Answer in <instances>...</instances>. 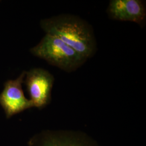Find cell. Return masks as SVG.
<instances>
[{"mask_svg": "<svg viewBox=\"0 0 146 146\" xmlns=\"http://www.w3.org/2000/svg\"><path fill=\"white\" fill-rule=\"evenodd\" d=\"M40 26L46 34L59 38L87 60L97 50L93 27L78 16L68 14L54 16L42 19Z\"/></svg>", "mask_w": 146, "mask_h": 146, "instance_id": "cell-1", "label": "cell"}, {"mask_svg": "<svg viewBox=\"0 0 146 146\" xmlns=\"http://www.w3.org/2000/svg\"><path fill=\"white\" fill-rule=\"evenodd\" d=\"M30 52L67 73L76 71L87 61L61 39L47 34L38 44L31 48Z\"/></svg>", "mask_w": 146, "mask_h": 146, "instance_id": "cell-2", "label": "cell"}, {"mask_svg": "<svg viewBox=\"0 0 146 146\" xmlns=\"http://www.w3.org/2000/svg\"><path fill=\"white\" fill-rule=\"evenodd\" d=\"M54 81V76L43 68H32L26 72L23 84L33 107L42 109L50 102Z\"/></svg>", "mask_w": 146, "mask_h": 146, "instance_id": "cell-3", "label": "cell"}, {"mask_svg": "<svg viewBox=\"0 0 146 146\" xmlns=\"http://www.w3.org/2000/svg\"><path fill=\"white\" fill-rule=\"evenodd\" d=\"M26 72L23 71L18 78L7 81L0 93V105L8 119L33 107L31 101L26 98L22 89Z\"/></svg>", "mask_w": 146, "mask_h": 146, "instance_id": "cell-4", "label": "cell"}, {"mask_svg": "<svg viewBox=\"0 0 146 146\" xmlns=\"http://www.w3.org/2000/svg\"><path fill=\"white\" fill-rule=\"evenodd\" d=\"M110 19L132 22L143 27L146 24V3L141 0H111L107 9Z\"/></svg>", "mask_w": 146, "mask_h": 146, "instance_id": "cell-5", "label": "cell"}, {"mask_svg": "<svg viewBox=\"0 0 146 146\" xmlns=\"http://www.w3.org/2000/svg\"><path fill=\"white\" fill-rule=\"evenodd\" d=\"M29 146H96L84 134L78 133L59 131H47L35 136Z\"/></svg>", "mask_w": 146, "mask_h": 146, "instance_id": "cell-6", "label": "cell"}]
</instances>
